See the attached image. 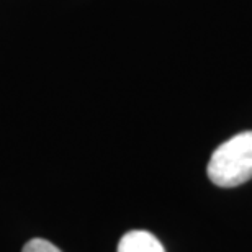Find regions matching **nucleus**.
<instances>
[{"label": "nucleus", "instance_id": "3", "mask_svg": "<svg viewBox=\"0 0 252 252\" xmlns=\"http://www.w3.org/2000/svg\"><path fill=\"white\" fill-rule=\"evenodd\" d=\"M22 252H61L56 246L53 243H49L46 239H41V238H34L32 241H28L27 244L23 246V251Z\"/></svg>", "mask_w": 252, "mask_h": 252}, {"label": "nucleus", "instance_id": "2", "mask_svg": "<svg viewBox=\"0 0 252 252\" xmlns=\"http://www.w3.org/2000/svg\"><path fill=\"white\" fill-rule=\"evenodd\" d=\"M118 252H165L164 246L154 234L134 229L126 233L118 243Z\"/></svg>", "mask_w": 252, "mask_h": 252}, {"label": "nucleus", "instance_id": "1", "mask_svg": "<svg viewBox=\"0 0 252 252\" xmlns=\"http://www.w3.org/2000/svg\"><path fill=\"white\" fill-rule=\"evenodd\" d=\"M208 179L218 187L231 189L252 179V131L233 136L211 154Z\"/></svg>", "mask_w": 252, "mask_h": 252}]
</instances>
